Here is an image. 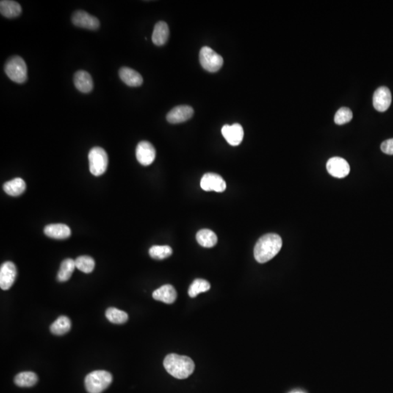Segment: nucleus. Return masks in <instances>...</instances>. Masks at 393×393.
<instances>
[{"label":"nucleus","mask_w":393,"mask_h":393,"mask_svg":"<svg viewBox=\"0 0 393 393\" xmlns=\"http://www.w3.org/2000/svg\"><path fill=\"white\" fill-rule=\"evenodd\" d=\"M72 327V322L70 319L67 316H60L51 325V333L57 336H62L70 331Z\"/></svg>","instance_id":"nucleus-24"},{"label":"nucleus","mask_w":393,"mask_h":393,"mask_svg":"<svg viewBox=\"0 0 393 393\" xmlns=\"http://www.w3.org/2000/svg\"><path fill=\"white\" fill-rule=\"evenodd\" d=\"M200 186L206 192L214 191L217 192H223L226 189L227 184L220 175L214 173H208L202 177Z\"/></svg>","instance_id":"nucleus-8"},{"label":"nucleus","mask_w":393,"mask_h":393,"mask_svg":"<svg viewBox=\"0 0 393 393\" xmlns=\"http://www.w3.org/2000/svg\"><path fill=\"white\" fill-rule=\"evenodd\" d=\"M169 28L167 23L164 21H159L155 26L154 31L153 33V43L157 46L165 45L168 40Z\"/></svg>","instance_id":"nucleus-20"},{"label":"nucleus","mask_w":393,"mask_h":393,"mask_svg":"<svg viewBox=\"0 0 393 393\" xmlns=\"http://www.w3.org/2000/svg\"><path fill=\"white\" fill-rule=\"evenodd\" d=\"M112 382V376L106 371H95L86 376L84 385L89 393H101Z\"/></svg>","instance_id":"nucleus-3"},{"label":"nucleus","mask_w":393,"mask_h":393,"mask_svg":"<svg viewBox=\"0 0 393 393\" xmlns=\"http://www.w3.org/2000/svg\"><path fill=\"white\" fill-rule=\"evenodd\" d=\"M106 318L114 324H123L128 320V315L125 312L117 308H108L106 311Z\"/></svg>","instance_id":"nucleus-26"},{"label":"nucleus","mask_w":393,"mask_h":393,"mask_svg":"<svg viewBox=\"0 0 393 393\" xmlns=\"http://www.w3.org/2000/svg\"><path fill=\"white\" fill-rule=\"evenodd\" d=\"M381 150L385 154L393 156V139L385 141L382 144Z\"/></svg>","instance_id":"nucleus-31"},{"label":"nucleus","mask_w":393,"mask_h":393,"mask_svg":"<svg viewBox=\"0 0 393 393\" xmlns=\"http://www.w3.org/2000/svg\"><path fill=\"white\" fill-rule=\"evenodd\" d=\"M392 102L391 90L387 87H380L376 90L373 97V104L376 110L384 112L388 110Z\"/></svg>","instance_id":"nucleus-13"},{"label":"nucleus","mask_w":393,"mask_h":393,"mask_svg":"<svg viewBox=\"0 0 393 393\" xmlns=\"http://www.w3.org/2000/svg\"><path fill=\"white\" fill-rule=\"evenodd\" d=\"M326 168L329 174L335 178H343L348 176L350 172V167L348 162L339 157H334L328 159Z\"/></svg>","instance_id":"nucleus-10"},{"label":"nucleus","mask_w":393,"mask_h":393,"mask_svg":"<svg viewBox=\"0 0 393 393\" xmlns=\"http://www.w3.org/2000/svg\"></svg>","instance_id":"nucleus-32"},{"label":"nucleus","mask_w":393,"mask_h":393,"mask_svg":"<svg viewBox=\"0 0 393 393\" xmlns=\"http://www.w3.org/2000/svg\"><path fill=\"white\" fill-rule=\"evenodd\" d=\"M120 79L130 87H139L143 83V78L138 72L129 67H122L119 71Z\"/></svg>","instance_id":"nucleus-16"},{"label":"nucleus","mask_w":393,"mask_h":393,"mask_svg":"<svg viewBox=\"0 0 393 393\" xmlns=\"http://www.w3.org/2000/svg\"><path fill=\"white\" fill-rule=\"evenodd\" d=\"M200 62L203 69L209 73H217L223 65V58L209 47L200 50Z\"/></svg>","instance_id":"nucleus-6"},{"label":"nucleus","mask_w":393,"mask_h":393,"mask_svg":"<svg viewBox=\"0 0 393 393\" xmlns=\"http://www.w3.org/2000/svg\"><path fill=\"white\" fill-rule=\"evenodd\" d=\"M153 298L165 304H173L177 298L176 289L171 285H164L156 290L153 294Z\"/></svg>","instance_id":"nucleus-17"},{"label":"nucleus","mask_w":393,"mask_h":393,"mask_svg":"<svg viewBox=\"0 0 393 393\" xmlns=\"http://www.w3.org/2000/svg\"><path fill=\"white\" fill-rule=\"evenodd\" d=\"M149 253L153 259L162 260L171 256L173 250L168 245H154L150 249Z\"/></svg>","instance_id":"nucleus-28"},{"label":"nucleus","mask_w":393,"mask_h":393,"mask_svg":"<svg viewBox=\"0 0 393 393\" xmlns=\"http://www.w3.org/2000/svg\"><path fill=\"white\" fill-rule=\"evenodd\" d=\"M88 159L89 169L93 176H100L104 174L109 164L107 153L104 149L93 147L89 153Z\"/></svg>","instance_id":"nucleus-5"},{"label":"nucleus","mask_w":393,"mask_h":393,"mask_svg":"<svg viewBox=\"0 0 393 393\" xmlns=\"http://www.w3.org/2000/svg\"><path fill=\"white\" fill-rule=\"evenodd\" d=\"M196 239L198 243L204 248H213L217 243L218 238L215 233L204 229L197 233Z\"/></svg>","instance_id":"nucleus-22"},{"label":"nucleus","mask_w":393,"mask_h":393,"mask_svg":"<svg viewBox=\"0 0 393 393\" xmlns=\"http://www.w3.org/2000/svg\"><path fill=\"white\" fill-rule=\"evenodd\" d=\"M45 234L48 237L56 239H64L71 236V230L64 224H53L45 227Z\"/></svg>","instance_id":"nucleus-18"},{"label":"nucleus","mask_w":393,"mask_h":393,"mask_svg":"<svg viewBox=\"0 0 393 393\" xmlns=\"http://www.w3.org/2000/svg\"><path fill=\"white\" fill-rule=\"evenodd\" d=\"M165 370L178 380L188 378L195 370V363L190 358L177 354H169L163 362Z\"/></svg>","instance_id":"nucleus-2"},{"label":"nucleus","mask_w":393,"mask_h":393,"mask_svg":"<svg viewBox=\"0 0 393 393\" xmlns=\"http://www.w3.org/2000/svg\"><path fill=\"white\" fill-rule=\"evenodd\" d=\"M211 289V285L207 280L203 279H196L192 282L189 287L188 294L189 297L194 298L196 297L200 293H204Z\"/></svg>","instance_id":"nucleus-27"},{"label":"nucleus","mask_w":393,"mask_h":393,"mask_svg":"<svg viewBox=\"0 0 393 393\" xmlns=\"http://www.w3.org/2000/svg\"><path fill=\"white\" fill-rule=\"evenodd\" d=\"M352 116V112L349 108H340L335 114V123L339 125L346 124L351 121Z\"/></svg>","instance_id":"nucleus-30"},{"label":"nucleus","mask_w":393,"mask_h":393,"mask_svg":"<svg viewBox=\"0 0 393 393\" xmlns=\"http://www.w3.org/2000/svg\"><path fill=\"white\" fill-rule=\"evenodd\" d=\"M194 110L191 106L186 105L176 106L167 114V122L172 124L184 123L187 121L193 115Z\"/></svg>","instance_id":"nucleus-14"},{"label":"nucleus","mask_w":393,"mask_h":393,"mask_svg":"<svg viewBox=\"0 0 393 393\" xmlns=\"http://www.w3.org/2000/svg\"><path fill=\"white\" fill-rule=\"evenodd\" d=\"M76 268L75 260L67 259L62 261L60 269L58 272L57 279L59 282H66L70 279L75 269Z\"/></svg>","instance_id":"nucleus-25"},{"label":"nucleus","mask_w":393,"mask_h":393,"mask_svg":"<svg viewBox=\"0 0 393 393\" xmlns=\"http://www.w3.org/2000/svg\"><path fill=\"white\" fill-rule=\"evenodd\" d=\"M283 245V241L278 235L269 233L259 238L254 247L255 259L261 264L273 259Z\"/></svg>","instance_id":"nucleus-1"},{"label":"nucleus","mask_w":393,"mask_h":393,"mask_svg":"<svg viewBox=\"0 0 393 393\" xmlns=\"http://www.w3.org/2000/svg\"><path fill=\"white\" fill-rule=\"evenodd\" d=\"M22 12L19 3L12 0H1L0 1V12L7 18H14L19 16Z\"/></svg>","instance_id":"nucleus-19"},{"label":"nucleus","mask_w":393,"mask_h":393,"mask_svg":"<svg viewBox=\"0 0 393 393\" xmlns=\"http://www.w3.org/2000/svg\"><path fill=\"white\" fill-rule=\"evenodd\" d=\"M17 269L12 261H6L0 268V287L4 291L10 289L16 278Z\"/></svg>","instance_id":"nucleus-11"},{"label":"nucleus","mask_w":393,"mask_h":393,"mask_svg":"<svg viewBox=\"0 0 393 393\" xmlns=\"http://www.w3.org/2000/svg\"><path fill=\"white\" fill-rule=\"evenodd\" d=\"M38 382V377L35 373L31 372H21L15 376L14 383L21 388H30Z\"/></svg>","instance_id":"nucleus-23"},{"label":"nucleus","mask_w":393,"mask_h":393,"mask_svg":"<svg viewBox=\"0 0 393 393\" xmlns=\"http://www.w3.org/2000/svg\"><path fill=\"white\" fill-rule=\"evenodd\" d=\"M75 261L76 268L84 273H90L93 272L95 267V261L93 258L88 256H80L77 258Z\"/></svg>","instance_id":"nucleus-29"},{"label":"nucleus","mask_w":393,"mask_h":393,"mask_svg":"<svg viewBox=\"0 0 393 393\" xmlns=\"http://www.w3.org/2000/svg\"><path fill=\"white\" fill-rule=\"evenodd\" d=\"M26 184L21 178H15L7 181L3 186L6 194L12 197H18L26 190Z\"/></svg>","instance_id":"nucleus-21"},{"label":"nucleus","mask_w":393,"mask_h":393,"mask_svg":"<svg viewBox=\"0 0 393 393\" xmlns=\"http://www.w3.org/2000/svg\"><path fill=\"white\" fill-rule=\"evenodd\" d=\"M74 82L76 88L82 93H88L93 90V79L87 72L83 70L77 72L74 77Z\"/></svg>","instance_id":"nucleus-15"},{"label":"nucleus","mask_w":393,"mask_h":393,"mask_svg":"<svg viewBox=\"0 0 393 393\" xmlns=\"http://www.w3.org/2000/svg\"><path fill=\"white\" fill-rule=\"evenodd\" d=\"M136 159L141 165L149 166L156 159V150L150 142L143 141L136 147Z\"/></svg>","instance_id":"nucleus-9"},{"label":"nucleus","mask_w":393,"mask_h":393,"mask_svg":"<svg viewBox=\"0 0 393 393\" xmlns=\"http://www.w3.org/2000/svg\"><path fill=\"white\" fill-rule=\"evenodd\" d=\"M72 21L75 26L89 30H96L100 26V22L98 18L84 10L75 11Z\"/></svg>","instance_id":"nucleus-7"},{"label":"nucleus","mask_w":393,"mask_h":393,"mask_svg":"<svg viewBox=\"0 0 393 393\" xmlns=\"http://www.w3.org/2000/svg\"><path fill=\"white\" fill-rule=\"evenodd\" d=\"M222 134L229 145L236 147L240 145L243 140V128L238 123L232 125H225L222 128Z\"/></svg>","instance_id":"nucleus-12"},{"label":"nucleus","mask_w":393,"mask_h":393,"mask_svg":"<svg viewBox=\"0 0 393 393\" xmlns=\"http://www.w3.org/2000/svg\"><path fill=\"white\" fill-rule=\"evenodd\" d=\"M4 72L11 80L18 84L27 80V66L20 56L11 57L4 65Z\"/></svg>","instance_id":"nucleus-4"}]
</instances>
